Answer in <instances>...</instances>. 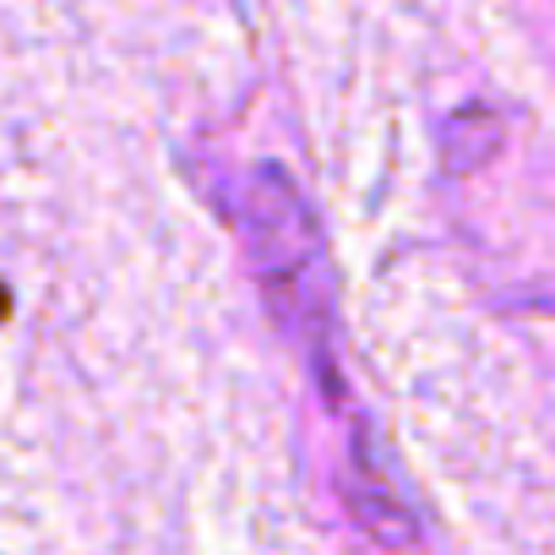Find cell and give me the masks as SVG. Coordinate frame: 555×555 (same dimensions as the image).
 Listing matches in <instances>:
<instances>
[{"label": "cell", "instance_id": "obj_1", "mask_svg": "<svg viewBox=\"0 0 555 555\" xmlns=\"http://www.w3.org/2000/svg\"><path fill=\"white\" fill-rule=\"evenodd\" d=\"M234 229H240V245L250 256L267 317L284 327V338H295L311 354L317 376L333 387L338 382V371H333L338 278H333L327 234H322L311 196L278 164H256L234 196Z\"/></svg>", "mask_w": 555, "mask_h": 555}, {"label": "cell", "instance_id": "obj_2", "mask_svg": "<svg viewBox=\"0 0 555 555\" xmlns=\"http://www.w3.org/2000/svg\"><path fill=\"white\" fill-rule=\"evenodd\" d=\"M344 501L360 522V533L371 544H387V550H403V544H420L425 528L414 522L409 501L398 495L387 463L376 457V441L365 425H354V447H349V468H344Z\"/></svg>", "mask_w": 555, "mask_h": 555}, {"label": "cell", "instance_id": "obj_3", "mask_svg": "<svg viewBox=\"0 0 555 555\" xmlns=\"http://www.w3.org/2000/svg\"><path fill=\"white\" fill-rule=\"evenodd\" d=\"M501 137H506L501 115L485 109V104H468L452 120H441V158H447L452 175H468V169H479L501 147Z\"/></svg>", "mask_w": 555, "mask_h": 555}]
</instances>
